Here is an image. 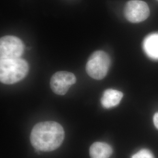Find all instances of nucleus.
I'll list each match as a JSON object with an SVG mask.
<instances>
[{"instance_id": "nucleus-2", "label": "nucleus", "mask_w": 158, "mask_h": 158, "mask_svg": "<svg viewBox=\"0 0 158 158\" xmlns=\"http://www.w3.org/2000/svg\"><path fill=\"white\" fill-rule=\"evenodd\" d=\"M27 61L20 58L0 60V80L6 85H12L23 80L28 73Z\"/></svg>"}, {"instance_id": "nucleus-1", "label": "nucleus", "mask_w": 158, "mask_h": 158, "mask_svg": "<svg viewBox=\"0 0 158 158\" xmlns=\"http://www.w3.org/2000/svg\"><path fill=\"white\" fill-rule=\"evenodd\" d=\"M64 138V132L61 125L54 121H46L34 126L30 139L36 151L51 152L61 145Z\"/></svg>"}, {"instance_id": "nucleus-4", "label": "nucleus", "mask_w": 158, "mask_h": 158, "mask_svg": "<svg viewBox=\"0 0 158 158\" xmlns=\"http://www.w3.org/2000/svg\"><path fill=\"white\" fill-rule=\"evenodd\" d=\"M24 51L23 41L14 36H5L0 40L1 59L20 58Z\"/></svg>"}, {"instance_id": "nucleus-12", "label": "nucleus", "mask_w": 158, "mask_h": 158, "mask_svg": "<svg viewBox=\"0 0 158 158\" xmlns=\"http://www.w3.org/2000/svg\"></svg>"}, {"instance_id": "nucleus-9", "label": "nucleus", "mask_w": 158, "mask_h": 158, "mask_svg": "<svg viewBox=\"0 0 158 158\" xmlns=\"http://www.w3.org/2000/svg\"><path fill=\"white\" fill-rule=\"evenodd\" d=\"M112 153L111 147L104 142H96L90 148L91 158H109Z\"/></svg>"}, {"instance_id": "nucleus-3", "label": "nucleus", "mask_w": 158, "mask_h": 158, "mask_svg": "<svg viewBox=\"0 0 158 158\" xmlns=\"http://www.w3.org/2000/svg\"><path fill=\"white\" fill-rule=\"evenodd\" d=\"M110 64L111 59L107 53L96 51L89 58L85 69L93 79L102 80L107 75Z\"/></svg>"}, {"instance_id": "nucleus-6", "label": "nucleus", "mask_w": 158, "mask_h": 158, "mask_svg": "<svg viewBox=\"0 0 158 158\" xmlns=\"http://www.w3.org/2000/svg\"><path fill=\"white\" fill-rule=\"evenodd\" d=\"M76 81L74 74L68 72H58L53 75L51 79L52 91L58 95H64L69 88Z\"/></svg>"}, {"instance_id": "nucleus-5", "label": "nucleus", "mask_w": 158, "mask_h": 158, "mask_svg": "<svg viewBox=\"0 0 158 158\" xmlns=\"http://www.w3.org/2000/svg\"><path fill=\"white\" fill-rule=\"evenodd\" d=\"M124 16L131 23H139L147 19L149 16V8L147 3L141 0H131L124 7Z\"/></svg>"}, {"instance_id": "nucleus-11", "label": "nucleus", "mask_w": 158, "mask_h": 158, "mask_svg": "<svg viewBox=\"0 0 158 158\" xmlns=\"http://www.w3.org/2000/svg\"><path fill=\"white\" fill-rule=\"evenodd\" d=\"M153 123L156 128L158 130V113H156L153 117Z\"/></svg>"}, {"instance_id": "nucleus-10", "label": "nucleus", "mask_w": 158, "mask_h": 158, "mask_svg": "<svg viewBox=\"0 0 158 158\" xmlns=\"http://www.w3.org/2000/svg\"><path fill=\"white\" fill-rule=\"evenodd\" d=\"M132 158H155L154 156L149 150L147 149H142L133 155Z\"/></svg>"}, {"instance_id": "nucleus-7", "label": "nucleus", "mask_w": 158, "mask_h": 158, "mask_svg": "<svg viewBox=\"0 0 158 158\" xmlns=\"http://www.w3.org/2000/svg\"><path fill=\"white\" fill-rule=\"evenodd\" d=\"M143 49L149 57L158 60V33L147 36L143 42Z\"/></svg>"}, {"instance_id": "nucleus-8", "label": "nucleus", "mask_w": 158, "mask_h": 158, "mask_svg": "<svg viewBox=\"0 0 158 158\" xmlns=\"http://www.w3.org/2000/svg\"><path fill=\"white\" fill-rule=\"evenodd\" d=\"M123 97V93L114 89H108L104 92L101 99L103 107L110 108L118 105Z\"/></svg>"}]
</instances>
